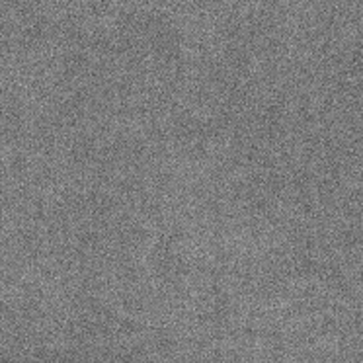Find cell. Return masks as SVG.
I'll list each match as a JSON object with an SVG mask.
<instances>
[{
  "instance_id": "6da1fadb",
  "label": "cell",
  "mask_w": 363,
  "mask_h": 363,
  "mask_svg": "<svg viewBox=\"0 0 363 363\" xmlns=\"http://www.w3.org/2000/svg\"><path fill=\"white\" fill-rule=\"evenodd\" d=\"M150 2V0H149ZM150 9H152V4H150ZM150 12H152V10H150ZM152 18H155V12H152ZM152 22H155V20H152Z\"/></svg>"
}]
</instances>
